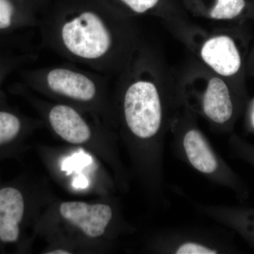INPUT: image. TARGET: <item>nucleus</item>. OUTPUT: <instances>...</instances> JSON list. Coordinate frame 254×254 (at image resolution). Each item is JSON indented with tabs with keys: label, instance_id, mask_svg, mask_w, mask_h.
<instances>
[{
	"label": "nucleus",
	"instance_id": "nucleus-1",
	"mask_svg": "<svg viewBox=\"0 0 254 254\" xmlns=\"http://www.w3.org/2000/svg\"><path fill=\"white\" fill-rule=\"evenodd\" d=\"M110 11L95 0L64 3L42 23L43 43L71 63L95 72L106 71L120 49V35Z\"/></svg>",
	"mask_w": 254,
	"mask_h": 254
},
{
	"label": "nucleus",
	"instance_id": "nucleus-2",
	"mask_svg": "<svg viewBox=\"0 0 254 254\" xmlns=\"http://www.w3.org/2000/svg\"><path fill=\"white\" fill-rule=\"evenodd\" d=\"M123 113L127 129L143 145L146 179L159 202L165 196V111L155 83L132 79L124 91Z\"/></svg>",
	"mask_w": 254,
	"mask_h": 254
},
{
	"label": "nucleus",
	"instance_id": "nucleus-3",
	"mask_svg": "<svg viewBox=\"0 0 254 254\" xmlns=\"http://www.w3.org/2000/svg\"><path fill=\"white\" fill-rule=\"evenodd\" d=\"M26 76L39 91L80 104L95 103L103 91V79L96 73L72 65L38 68Z\"/></svg>",
	"mask_w": 254,
	"mask_h": 254
},
{
	"label": "nucleus",
	"instance_id": "nucleus-4",
	"mask_svg": "<svg viewBox=\"0 0 254 254\" xmlns=\"http://www.w3.org/2000/svg\"><path fill=\"white\" fill-rule=\"evenodd\" d=\"M173 145L177 155L197 173L215 185H231L230 169L195 125L185 123L175 130Z\"/></svg>",
	"mask_w": 254,
	"mask_h": 254
},
{
	"label": "nucleus",
	"instance_id": "nucleus-5",
	"mask_svg": "<svg viewBox=\"0 0 254 254\" xmlns=\"http://www.w3.org/2000/svg\"><path fill=\"white\" fill-rule=\"evenodd\" d=\"M60 210L64 218L81 229L91 238L104 235L113 218V209L103 203L64 202L60 205Z\"/></svg>",
	"mask_w": 254,
	"mask_h": 254
},
{
	"label": "nucleus",
	"instance_id": "nucleus-6",
	"mask_svg": "<svg viewBox=\"0 0 254 254\" xmlns=\"http://www.w3.org/2000/svg\"><path fill=\"white\" fill-rule=\"evenodd\" d=\"M48 119L53 131L68 143L81 144L91 138L89 125L78 110L70 105H53L48 111Z\"/></svg>",
	"mask_w": 254,
	"mask_h": 254
},
{
	"label": "nucleus",
	"instance_id": "nucleus-7",
	"mask_svg": "<svg viewBox=\"0 0 254 254\" xmlns=\"http://www.w3.org/2000/svg\"><path fill=\"white\" fill-rule=\"evenodd\" d=\"M155 249L158 253L173 254H217L221 247L213 237L201 234L170 232L158 235Z\"/></svg>",
	"mask_w": 254,
	"mask_h": 254
},
{
	"label": "nucleus",
	"instance_id": "nucleus-8",
	"mask_svg": "<svg viewBox=\"0 0 254 254\" xmlns=\"http://www.w3.org/2000/svg\"><path fill=\"white\" fill-rule=\"evenodd\" d=\"M202 59L223 76H233L240 69L242 60L235 42L227 36L213 37L200 50Z\"/></svg>",
	"mask_w": 254,
	"mask_h": 254
},
{
	"label": "nucleus",
	"instance_id": "nucleus-9",
	"mask_svg": "<svg viewBox=\"0 0 254 254\" xmlns=\"http://www.w3.org/2000/svg\"><path fill=\"white\" fill-rule=\"evenodd\" d=\"M202 110L206 118L217 126H224L231 120L234 105L226 83L221 78L209 81L202 100Z\"/></svg>",
	"mask_w": 254,
	"mask_h": 254
},
{
	"label": "nucleus",
	"instance_id": "nucleus-10",
	"mask_svg": "<svg viewBox=\"0 0 254 254\" xmlns=\"http://www.w3.org/2000/svg\"><path fill=\"white\" fill-rule=\"evenodd\" d=\"M23 213L24 201L19 190L11 187L0 190V240L14 242L18 240Z\"/></svg>",
	"mask_w": 254,
	"mask_h": 254
},
{
	"label": "nucleus",
	"instance_id": "nucleus-11",
	"mask_svg": "<svg viewBox=\"0 0 254 254\" xmlns=\"http://www.w3.org/2000/svg\"><path fill=\"white\" fill-rule=\"evenodd\" d=\"M17 0H0V31H7L19 24L33 26L37 23L34 10Z\"/></svg>",
	"mask_w": 254,
	"mask_h": 254
},
{
	"label": "nucleus",
	"instance_id": "nucleus-12",
	"mask_svg": "<svg viewBox=\"0 0 254 254\" xmlns=\"http://www.w3.org/2000/svg\"><path fill=\"white\" fill-rule=\"evenodd\" d=\"M105 7L121 9L133 14H142L148 12L158 5L159 0H95Z\"/></svg>",
	"mask_w": 254,
	"mask_h": 254
},
{
	"label": "nucleus",
	"instance_id": "nucleus-13",
	"mask_svg": "<svg viewBox=\"0 0 254 254\" xmlns=\"http://www.w3.org/2000/svg\"><path fill=\"white\" fill-rule=\"evenodd\" d=\"M245 7V0H217L209 16L215 20L232 19L240 16Z\"/></svg>",
	"mask_w": 254,
	"mask_h": 254
},
{
	"label": "nucleus",
	"instance_id": "nucleus-14",
	"mask_svg": "<svg viewBox=\"0 0 254 254\" xmlns=\"http://www.w3.org/2000/svg\"><path fill=\"white\" fill-rule=\"evenodd\" d=\"M21 128V120L14 114L0 111V145L14 139Z\"/></svg>",
	"mask_w": 254,
	"mask_h": 254
},
{
	"label": "nucleus",
	"instance_id": "nucleus-15",
	"mask_svg": "<svg viewBox=\"0 0 254 254\" xmlns=\"http://www.w3.org/2000/svg\"><path fill=\"white\" fill-rule=\"evenodd\" d=\"M28 5L34 10V11H40L48 4V0H25Z\"/></svg>",
	"mask_w": 254,
	"mask_h": 254
},
{
	"label": "nucleus",
	"instance_id": "nucleus-16",
	"mask_svg": "<svg viewBox=\"0 0 254 254\" xmlns=\"http://www.w3.org/2000/svg\"><path fill=\"white\" fill-rule=\"evenodd\" d=\"M250 120L252 127L254 128V101L252 103V108H251Z\"/></svg>",
	"mask_w": 254,
	"mask_h": 254
},
{
	"label": "nucleus",
	"instance_id": "nucleus-17",
	"mask_svg": "<svg viewBox=\"0 0 254 254\" xmlns=\"http://www.w3.org/2000/svg\"><path fill=\"white\" fill-rule=\"evenodd\" d=\"M48 254H70L67 251L58 250L53 251V252H48Z\"/></svg>",
	"mask_w": 254,
	"mask_h": 254
},
{
	"label": "nucleus",
	"instance_id": "nucleus-18",
	"mask_svg": "<svg viewBox=\"0 0 254 254\" xmlns=\"http://www.w3.org/2000/svg\"><path fill=\"white\" fill-rule=\"evenodd\" d=\"M1 73H0V83H1Z\"/></svg>",
	"mask_w": 254,
	"mask_h": 254
}]
</instances>
